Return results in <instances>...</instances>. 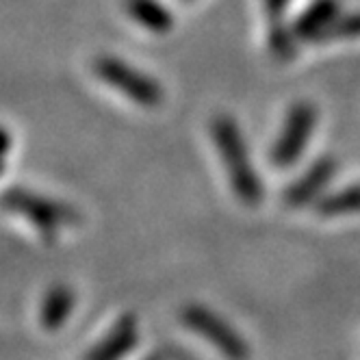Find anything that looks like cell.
Wrapping results in <instances>:
<instances>
[{"mask_svg":"<svg viewBox=\"0 0 360 360\" xmlns=\"http://www.w3.org/2000/svg\"><path fill=\"white\" fill-rule=\"evenodd\" d=\"M213 139L219 148V157L224 161L226 174L230 178V185H233L237 198L248 204V207H256L261 202V183L259 176H256L250 154L245 150L243 137L239 133V128L233 117L219 115L213 120Z\"/></svg>","mask_w":360,"mask_h":360,"instance_id":"1","label":"cell"},{"mask_svg":"<svg viewBox=\"0 0 360 360\" xmlns=\"http://www.w3.org/2000/svg\"><path fill=\"white\" fill-rule=\"evenodd\" d=\"M0 207L22 217L44 239H57L63 228L76 224V211L68 204L27 187H11L0 195Z\"/></svg>","mask_w":360,"mask_h":360,"instance_id":"2","label":"cell"},{"mask_svg":"<svg viewBox=\"0 0 360 360\" xmlns=\"http://www.w3.org/2000/svg\"><path fill=\"white\" fill-rule=\"evenodd\" d=\"M100 81H105L120 94H124L131 102L146 109H154L163 102V89L154 83L150 76L141 74L139 70L124 63L115 57H98L94 63Z\"/></svg>","mask_w":360,"mask_h":360,"instance_id":"3","label":"cell"},{"mask_svg":"<svg viewBox=\"0 0 360 360\" xmlns=\"http://www.w3.org/2000/svg\"><path fill=\"white\" fill-rule=\"evenodd\" d=\"M183 321L189 326L200 337L207 339L211 345H215L228 360H248L250 347L243 343L239 334L228 328L224 319H219L215 313L207 311L202 306H189L183 311Z\"/></svg>","mask_w":360,"mask_h":360,"instance_id":"4","label":"cell"},{"mask_svg":"<svg viewBox=\"0 0 360 360\" xmlns=\"http://www.w3.org/2000/svg\"><path fill=\"white\" fill-rule=\"evenodd\" d=\"M313 126H315V109L308 102H300V105H295L289 111L285 131H282V135L274 146V163L278 167H289L302 157L308 139H311Z\"/></svg>","mask_w":360,"mask_h":360,"instance_id":"5","label":"cell"},{"mask_svg":"<svg viewBox=\"0 0 360 360\" xmlns=\"http://www.w3.org/2000/svg\"><path fill=\"white\" fill-rule=\"evenodd\" d=\"M137 343V319L133 315H124L111 332H107L102 341L87 352L85 360H122Z\"/></svg>","mask_w":360,"mask_h":360,"instance_id":"6","label":"cell"},{"mask_svg":"<svg viewBox=\"0 0 360 360\" xmlns=\"http://www.w3.org/2000/svg\"><path fill=\"white\" fill-rule=\"evenodd\" d=\"M76 304V295L68 285H53L39 306V323L44 330L55 332L59 328H63V323L70 319L72 311Z\"/></svg>","mask_w":360,"mask_h":360,"instance_id":"7","label":"cell"},{"mask_svg":"<svg viewBox=\"0 0 360 360\" xmlns=\"http://www.w3.org/2000/svg\"><path fill=\"white\" fill-rule=\"evenodd\" d=\"M332 163L330 161H319L315 163L311 169H308L297 183L289 189L287 193V202L291 204V207H300V204H306V202H311L321 189L323 185L330 180L332 176Z\"/></svg>","mask_w":360,"mask_h":360,"instance_id":"8","label":"cell"},{"mask_svg":"<svg viewBox=\"0 0 360 360\" xmlns=\"http://www.w3.org/2000/svg\"><path fill=\"white\" fill-rule=\"evenodd\" d=\"M128 13H131L139 24L148 27L150 31H167L169 18L163 7H159L154 0H128Z\"/></svg>","mask_w":360,"mask_h":360,"instance_id":"9","label":"cell"},{"mask_svg":"<svg viewBox=\"0 0 360 360\" xmlns=\"http://www.w3.org/2000/svg\"><path fill=\"white\" fill-rule=\"evenodd\" d=\"M317 211L321 215H347V213H358L360 211V187L343 189L319 202Z\"/></svg>","mask_w":360,"mask_h":360,"instance_id":"10","label":"cell"},{"mask_svg":"<svg viewBox=\"0 0 360 360\" xmlns=\"http://www.w3.org/2000/svg\"><path fill=\"white\" fill-rule=\"evenodd\" d=\"M11 143H13V139H11V133L7 131L5 126H0V159H5L7 154H9V150H11Z\"/></svg>","mask_w":360,"mask_h":360,"instance_id":"11","label":"cell"},{"mask_svg":"<svg viewBox=\"0 0 360 360\" xmlns=\"http://www.w3.org/2000/svg\"><path fill=\"white\" fill-rule=\"evenodd\" d=\"M3 172H5V161L0 159V174H3Z\"/></svg>","mask_w":360,"mask_h":360,"instance_id":"12","label":"cell"}]
</instances>
